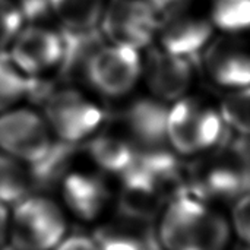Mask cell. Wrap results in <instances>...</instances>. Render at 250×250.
Instances as JSON below:
<instances>
[{
    "label": "cell",
    "mask_w": 250,
    "mask_h": 250,
    "mask_svg": "<svg viewBox=\"0 0 250 250\" xmlns=\"http://www.w3.org/2000/svg\"><path fill=\"white\" fill-rule=\"evenodd\" d=\"M57 144L40 108L22 104L0 113V152L35 168Z\"/></svg>",
    "instance_id": "obj_5"
},
{
    "label": "cell",
    "mask_w": 250,
    "mask_h": 250,
    "mask_svg": "<svg viewBox=\"0 0 250 250\" xmlns=\"http://www.w3.org/2000/svg\"><path fill=\"white\" fill-rule=\"evenodd\" d=\"M220 114L227 126L242 136H250V88H243L227 97Z\"/></svg>",
    "instance_id": "obj_20"
},
{
    "label": "cell",
    "mask_w": 250,
    "mask_h": 250,
    "mask_svg": "<svg viewBox=\"0 0 250 250\" xmlns=\"http://www.w3.org/2000/svg\"><path fill=\"white\" fill-rule=\"evenodd\" d=\"M100 250H154V242L149 234H132L127 230L107 229L94 237Z\"/></svg>",
    "instance_id": "obj_21"
},
{
    "label": "cell",
    "mask_w": 250,
    "mask_h": 250,
    "mask_svg": "<svg viewBox=\"0 0 250 250\" xmlns=\"http://www.w3.org/2000/svg\"><path fill=\"white\" fill-rule=\"evenodd\" d=\"M6 53L29 81L47 82L66 69L69 38L54 22H26Z\"/></svg>",
    "instance_id": "obj_3"
},
{
    "label": "cell",
    "mask_w": 250,
    "mask_h": 250,
    "mask_svg": "<svg viewBox=\"0 0 250 250\" xmlns=\"http://www.w3.org/2000/svg\"><path fill=\"white\" fill-rule=\"evenodd\" d=\"M160 239L167 250H224L230 230L220 214L209 211L193 193H183L171 199L164 212Z\"/></svg>",
    "instance_id": "obj_1"
},
{
    "label": "cell",
    "mask_w": 250,
    "mask_h": 250,
    "mask_svg": "<svg viewBox=\"0 0 250 250\" xmlns=\"http://www.w3.org/2000/svg\"><path fill=\"white\" fill-rule=\"evenodd\" d=\"M209 76L229 88H250V54L230 44L218 42L205 56Z\"/></svg>",
    "instance_id": "obj_13"
},
{
    "label": "cell",
    "mask_w": 250,
    "mask_h": 250,
    "mask_svg": "<svg viewBox=\"0 0 250 250\" xmlns=\"http://www.w3.org/2000/svg\"><path fill=\"white\" fill-rule=\"evenodd\" d=\"M168 110L155 100L133 101L122 114L127 132L142 149L164 148L167 141Z\"/></svg>",
    "instance_id": "obj_11"
},
{
    "label": "cell",
    "mask_w": 250,
    "mask_h": 250,
    "mask_svg": "<svg viewBox=\"0 0 250 250\" xmlns=\"http://www.w3.org/2000/svg\"><path fill=\"white\" fill-rule=\"evenodd\" d=\"M160 28L163 50L186 59L199 53L212 35V22L195 15H173Z\"/></svg>",
    "instance_id": "obj_12"
},
{
    "label": "cell",
    "mask_w": 250,
    "mask_h": 250,
    "mask_svg": "<svg viewBox=\"0 0 250 250\" xmlns=\"http://www.w3.org/2000/svg\"><path fill=\"white\" fill-rule=\"evenodd\" d=\"M9 220H10V207L0 202V250L7 249Z\"/></svg>",
    "instance_id": "obj_25"
},
{
    "label": "cell",
    "mask_w": 250,
    "mask_h": 250,
    "mask_svg": "<svg viewBox=\"0 0 250 250\" xmlns=\"http://www.w3.org/2000/svg\"><path fill=\"white\" fill-rule=\"evenodd\" d=\"M54 250H100L94 237L85 234H69Z\"/></svg>",
    "instance_id": "obj_24"
},
{
    "label": "cell",
    "mask_w": 250,
    "mask_h": 250,
    "mask_svg": "<svg viewBox=\"0 0 250 250\" xmlns=\"http://www.w3.org/2000/svg\"><path fill=\"white\" fill-rule=\"evenodd\" d=\"M85 145L91 161L107 173L123 176L136 163L138 149L117 136L94 135Z\"/></svg>",
    "instance_id": "obj_15"
},
{
    "label": "cell",
    "mask_w": 250,
    "mask_h": 250,
    "mask_svg": "<svg viewBox=\"0 0 250 250\" xmlns=\"http://www.w3.org/2000/svg\"><path fill=\"white\" fill-rule=\"evenodd\" d=\"M56 142L78 146L88 142L100 130L104 110L76 85L54 86L40 108Z\"/></svg>",
    "instance_id": "obj_4"
},
{
    "label": "cell",
    "mask_w": 250,
    "mask_h": 250,
    "mask_svg": "<svg viewBox=\"0 0 250 250\" xmlns=\"http://www.w3.org/2000/svg\"><path fill=\"white\" fill-rule=\"evenodd\" d=\"M56 199L69 218L94 223L104 212L110 195L104 180L89 171L66 168L57 179Z\"/></svg>",
    "instance_id": "obj_8"
},
{
    "label": "cell",
    "mask_w": 250,
    "mask_h": 250,
    "mask_svg": "<svg viewBox=\"0 0 250 250\" xmlns=\"http://www.w3.org/2000/svg\"><path fill=\"white\" fill-rule=\"evenodd\" d=\"M108 0H48L51 21L67 34L98 29Z\"/></svg>",
    "instance_id": "obj_14"
},
{
    "label": "cell",
    "mask_w": 250,
    "mask_h": 250,
    "mask_svg": "<svg viewBox=\"0 0 250 250\" xmlns=\"http://www.w3.org/2000/svg\"><path fill=\"white\" fill-rule=\"evenodd\" d=\"M69 236V217L59 201L32 192L10 207V250H54Z\"/></svg>",
    "instance_id": "obj_2"
},
{
    "label": "cell",
    "mask_w": 250,
    "mask_h": 250,
    "mask_svg": "<svg viewBox=\"0 0 250 250\" xmlns=\"http://www.w3.org/2000/svg\"><path fill=\"white\" fill-rule=\"evenodd\" d=\"M35 174L32 168L7 155L0 152V202L13 207L35 188Z\"/></svg>",
    "instance_id": "obj_17"
},
{
    "label": "cell",
    "mask_w": 250,
    "mask_h": 250,
    "mask_svg": "<svg viewBox=\"0 0 250 250\" xmlns=\"http://www.w3.org/2000/svg\"><path fill=\"white\" fill-rule=\"evenodd\" d=\"M158 26L157 10L151 1L108 0L98 28L110 44L138 50L151 41Z\"/></svg>",
    "instance_id": "obj_7"
},
{
    "label": "cell",
    "mask_w": 250,
    "mask_h": 250,
    "mask_svg": "<svg viewBox=\"0 0 250 250\" xmlns=\"http://www.w3.org/2000/svg\"><path fill=\"white\" fill-rule=\"evenodd\" d=\"M233 223L240 239L250 245V193L239 198L233 209Z\"/></svg>",
    "instance_id": "obj_23"
},
{
    "label": "cell",
    "mask_w": 250,
    "mask_h": 250,
    "mask_svg": "<svg viewBox=\"0 0 250 250\" xmlns=\"http://www.w3.org/2000/svg\"><path fill=\"white\" fill-rule=\"evenodd\" d=\"M26 23L16 0H0V53L6 51Z\"/></svg>",
    "instance_id": "obj_22"
},
{
    "label": "cell",
    "mask_w": 250,
    "mask_h": 250,
    "mask_svg": "<svg viewBox=\"0 0 250 250\" xmlns=\"http://www.w3.org/2000/svg\"><path fill=\"white\" fill-rule=\"evenodd\" d=\"M85 82L107 98L127 94L141 75L138 51L127 45L101 44L81 70Z\"/></svg>",
    "instance_id": "obj_6"
},
{
    "label": "cell",
    "mask_w": 250,
    "mask_h": 250,
    "mask_svg": "<svg viewBox=\"0 0 250 250\" xmlns=\"http://www.w3.org/2000/svg\"><path fill=\"white\" fill-rule=\"evenodd\" d=\"M146 82L160 100H177L192 82L189 59L155 50L148 54L145 66Z\"/></svg>",
    "instance_id": "obj_10"
},
{
    "label": "cell",
    "mask_w": 250,
    "mask_h": 250,
    "mask_svg": "<svg viewBox=\"0 0 250 250\" xmlns=\"http://www.w3.org/2000/svg\"><path fill=\"white\" fill-rule=\"evenodd\" d=\"M34 85L35 82L13 64L6 51L0 53V113L25 104Z\"/></svg>",
    "instance_id": "obj_18"
},
{
    "label": "cell",
    "mask_w": 250,
    "mask_h": 250,
    "mask_svg": "<svg viewBox=\"0 0 250 250\" xmlns=\"http://www.w3.org/2000/svg\"><path fill=\"white\" fill-rule=\"evenodd\" d=\"M119 211L123 217L144 223L155 217L167 201L157 183L136 164L122 176Z\"/></svg>",
    "instance_id": "obj_9"
},
{
    "label": "cell",
    "mask_w": 250,
    "mask_h": 250,
    "mask_svg": "<svg viewBox=\"0 0 250 250\" xmlns=\"http://www.w3.org/2000/svg\"><path fill=\"white\" fill-rule=\"evenodd\" d=\"M211 22L227 32L250 29V0H212Z\"/></svg>",
    "instance_id": "obj_19"
},
{
    "label": "cell",
    "mask_w": 250,
    "mask_h": 250,
    "mask_svg": "<svg viewBox=\"0 0 250 250\" xmlns=\"http://www.w3.org/2000/svg\"><path fill=\"white\" fill-rule=\"evenodd\" d=\"M201 107L190 100H180L167 116V141L180 154L189 155L199 151L198 129Z\"/></svg>",
    "instance_id": "obj_16"
}]
</instances>
